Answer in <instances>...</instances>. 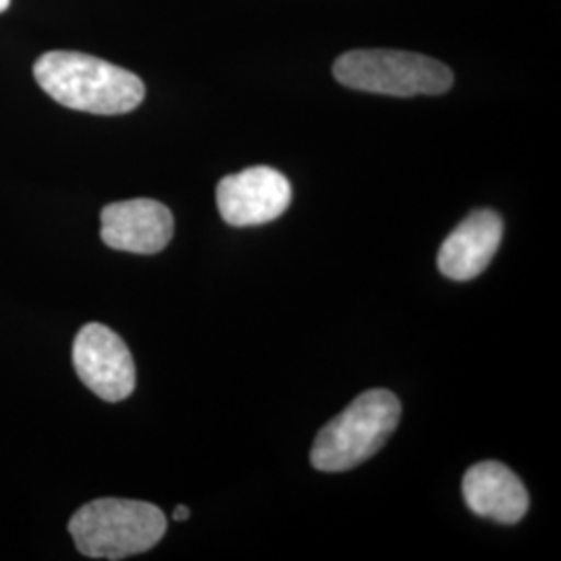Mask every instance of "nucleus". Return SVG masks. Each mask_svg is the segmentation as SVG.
Listing matches in <instances>:
<instances>
[{"label":"nucleus","mask_w":561,"mask_h":561,"mask_svg":"<svg viewBox=\"0 0 561 561\" xmlns=\"http://www.w3.org/2000/svg\"><path fill=\"white\" fill-rule=\"evenodd\" d=\"M34 78L53 101L92 115L129 113L146 96L144 81L136 73L73 50L42 55L34 65Z\"/></svg>","instance_id":"nucleus-1"},{"label":"nucleus","mask_w":561,"mask_h":561,"mask_svg":"<svg viewBox=\"0 0 561 561\" xmlns=\"http://www.w3.org/2000/svg\"><path fill=\"white\" fill-rule=\"evenodd\" d=\"M69 533L85 558L125 560L161 541L167 516L152 503L108 497L80 507L69 520Z\"/></svg>","instance_id":"nucleus-2"},{"label":"nucleus","mask_w":561,"mask_h":561,"mask_svg":"<svg viewBox=\"0 0 561 561\" xmlns=\"http://www.w3.org/2000/svg\"><path fill=\"white\" fill-rule=\"evenodd\" d=\"M400 400L387 389H370L329 422L310 454L321 472H345L373 458L400 422Z\"/></svg>","instance_id":"nucleus-3"},{"label":"nucleus","mask_w":561,"mask_h":561,"mask_svg":"<svg viewBox=\"0 0 561 561\" xmlns=\"http://www.w3.org/2000/svg\"><path fill=\"white\" fill-rule=\"evenodd\" d=\"M335 80L362 92L387 96L443 94L454 85V73L439 60L403 50H350L333 65Z\"/></svg>","instance_id":"nucleus-4"},{"label":"nucleus","mask_w":561,"mask_h":561,"mask_svg":"<svg viewBox=\"0 0 561 561\" xmlns=\"http://www.w3.org/2000/svg\"><path fill=\"white\" fill-rule=\"evenodd\" d=\"M73 366L101 400H127L136 389V364L119 335L101 322L81 327L73 341Z\"/></svg>","instance_id":"nucleus-5"},{"label":"nucleus","mask_w":561,"mask_h":561,"mask_svg":"<svg viewBox=\"0 0 561 561\" xmlns=\"http://www.w3.org/2000/svg\"><path fill=\"white\" fill-rule=\"evenodd\" d=\"M291 204V185L273 167H250L227 175L217 185V206L222 221L252 227L275 221Z\"/></svg>","instance_id":"nucleus-6"},{"label":"nucleus","mask_w":561,"mask_h":561,"mask_svg":"<svg viewBox=\"0 0 561 561\" xmlns=\"http://www.w3.org/2000/svg\"><path fill=\"white\" fill-rule=\"evenodd\" d=\"M101 238L108 248L131 254H159L173 238V215L157 201L113 202L101 213Z\"/></svg>","instance_id":"nucleus-7"},{"label":"nucleus","mask_w":561,"mask_h":561,"mask_svg":"<svg viewBox=\"0 0 561 561\" xmlns=\"http://www.w3.org/2000/svg\"><path fill=\"white\" fill-rule=\"evenodd\" d=\"M503 238L502 217L493 210H477L443 241L437 264L445 277L470 280L493 261Z\"/></svg>","instance_id":"nucleus-8"},{"label":"nucleus","mask_w":561,"mask_h":561,"mask_svg":"<svg viewBox=\"0 0 561 561\" xmlns=\"http://www.w3.org/2000/svg\"><path fill=\"white\" fill-rule=\"evenodd\" d=\"M463 500L481 518L516 524L528 512V493L520 479L500 461H481L472 466L461 482Z\"/></svg>","instance_id":"nucleus-9"},{"label":"nucleus","mask_w":561,"mask_h":561,"mask_svg":"<svg viewBox=\"0 0 561 561\" xmlns=\"http://www.w3.org/2000/svg\"><path fill=\"white\" fill-rule=\"evenodd\" d=\"M190 518V510L185 505H178L173 512V520L183 522Z\"/></svg>","instance_id":"nucleus-10"},{"label":"nucleus","mask_w":561,"mask_h":561,"mask_svg":"<svg viewBox=\"0 0 561 561\" xmlns=\"http://www.w3.org/2000/svg\"><path fill=\"white\" fill-rule=\"evenodd\" d=\"M9 4H11V0H0V13H2V11H7V9H9Z\"/></svg>","instance_id":"nucleus-11"}]
</instances>
